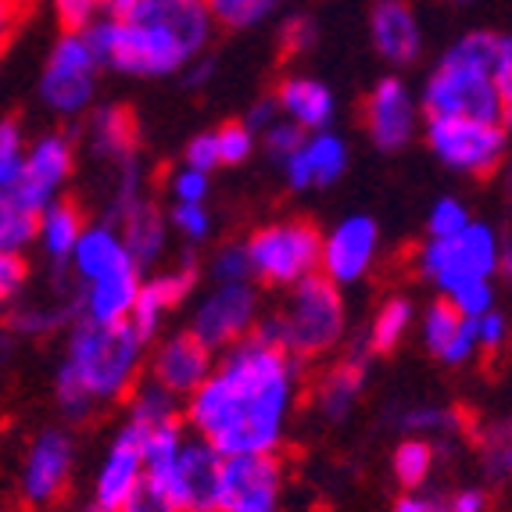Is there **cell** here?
<instances>
[{
	"instance_id": "6da1fadb",
	"label": "cell",
	"mask_w": 512,
	"mask_h": 512,
	"mask_svg": "<svg viewBox=\"0 0 512 512\" xmlns=\"http://www.w3.org/2000/svg\"><path fill=\"white\" fill-rule=\"evenodd\" d=\"M298 394V359L262 333H251L222 351L215 373L187 398L183 419L226 459L273 455L287 437Z\"/></svg>"
},
{
	"instance_id": "7a4b0ae2",
	"label": "cell",
	"mask_w": 512,
	"mask_h": 512,
	"mask_svg": "<svg viewBox=\"0 0 512 512\" xmlns=\"http://www.w3.org/2000/svg\"><path fill=\"white\" fill-rule=\"evenodd\" d=\"M215 15L208 0H147L129 15H108L86 29L104 69L162 79L197 65L212 43Z\"/></svg>"
},
{
	"instance_id": "3957f363",
	"label": "cell",
	"mask_w": 512,
	"mask_h": 512,
	"mask_svg": "<svg viewBox=\"0 0 512 512\" xmlns=\"http://www.w3.org/2000/svg\"><path fill=\"white\" fill-rule=\"evenodd\" d=\"M147 359V337L129 323L79 319L54 373V398L69 419H90L104 405H115L137 391Z\"/></svg>"
},
{
	"instance_id": "277c9868",
	"label": "cell",
	"mask_w": 512,
	"mask_h": 512,
	"mask_svg": "<svg viewBox=\"0 0 512 512\" xmlns=\"http://www.w3.org/2000/svg\"><path fill=\"white\" fill-rule=\"evenodd\" d=\"M495 51L498 36L473 29L441 54L434 72L423 83V111L427 119H452V115H470V119L502 122V94L495 86Z\"/></svg>"
},
{
	"instance_id": "5b68a950",
	"label": "cell",
	"mask_w": 512,
	"mask_h": 512,
	"mask_svg": "<svg viewBox=\"0 0 512 512\" xmlns=\"http://www.w3.org/2000/svg\"><path fill=\"white\" fill-rule=\"evenodd\" d=\"M344 330H348V305L341 287L316 273L291 287L283 305L273 316H265L255 333L291 351L298 362H308L330 355L344 341Z\"/></svg>"
},
{
	"instance_id": "8992f818",
	"label": "cell",
	"mask_w": 512,
	"mask_h": 512,
	"mask_svg": "<svg viewBox=\"0 0 512 512\" xmlns=\"http://www.w3.org/2000/svg\"><path fill=\"white\" fill-rule=\"evenodd\" d=\"M505 244L491 222H477L455 237H430L416 251V273L434 287L441 298H452L470 283L495 280L502 273Z\"/></svg>"
},
{
	"instance_id": "52a82bcc",
	"label": "cell",
	"mask_w": 512,
	"mask_h": 512,
	"mask_svg": "<svg viewBox=\"0 0 512 512\" xmlns=\"http://www.w3.org/2000/svg\"><path fill=\"white\" fill-rule=\"evenodd\" d=\"M248 255L255 280L291 291L308 276L323 273V233L305 219H276L251 233Z\"/></svg>"
},
{
	"instance_id": "ba28073f",
	"label": "cell",
	"mask_w": 512,
	"mask_h": 512,
	"mask_svg": "<svg viewBox=\"0 0 512 512\" xmlns=\"http://www.w3.org/2000/svg\"><path fill=\"white\" fill-rule=\"evenodd\" d=\"M101 69L104 65H101V58H97V47H94V40H90V33L65 29V33L54 40L47 61H43L40 86H36L43 108L61 115V119L86 115V108L94 104L97 72Z\"/></svg>"
},
{
	"instance_id": "9c48e42d",
	"label": "cell",
	"mask_w": 512,
	"mask_h": 512,
	"mask_svg": "<svg viewBox=\"0 0 512 512\" xmlns=\"http://www.w3.org/2000/svg\"><path fill=\"white\" fill-rule=\"evenodd\" d=\"M222 466L226 455L194 434L172 459L147 470V480L162 487L176 512H222Z\"/></svg>"
},
{
	"instance_id": "30bf717a",
	"label": "cell",
	"mask_w": 512,
	"mask_h": 512,
	"mask_svg": "<svg viewBox=\"0 0 512 512\" xmlns=\"http://www.w3.org/2000/svg\"><path fill=\"white\" fill-rule=\"evenodd\" d=\"M427 147L441 165L462 176H491L509 154V129L491 119H427Z\"/></svg>"
},
{
	"instance_id": "8fae6325",
	"label": "cell",
	"mask_w": 512,
	"mask_h": 512,
	"mask_svg": "<svg viewBox=\"0 0 512 512\" xmlns=\"http://www.w3.org/2000/svg\"><path fill=\"white\" fill-rule=\"evenodd\" d=\"M262 323V298L255 280L244 283H212V291L194 305L190 330L212 351H226L258 330Z\"/></svg>"
},
{
	"instance_id": "7c38bea8",
	"label": "cell",
	"mask_w": 512,
	"mask_h": 512,
	"mask_svg": "<svg viewBox=\"0 0 512 512\" xmlns=\"http://www.w3.org/2000/svg\"><path fill=\"white\" fill-rule=\"evenodd\" d=\"M72 470H76V441L69 430H40L18 466V495L33 509H51L69 491Z\"/></svg>"
},
{
	"instance_id": "4fadbf2b",
	"label": "cell",
	"mask_w": 512,
	"mask_h": 512,
	"mask_svg": "<svg viewBox=\"0 0 512 512\" xmlns=\"http://www.w3.org/2000/svg\"><path fill=\"white\" fill-rule=\"evenodd\" d=\"M76 172V147L65 133H43L40 140L29 144L26 169L18 176L11 190H4V201L29 208V212L43 215L54 201H61V190Z\"/></svg>"
},
{
	"instance_id": "5bb4252c",
	"label": "cell",
	"mask_w": 512,
	"mask_h": 512,
	"mask_svg": "<svg viewBox=\"0 0 512 512\" xmlns=\"http://www.w3.org/2000/svg\"><path fill=\"white\" fill-rule=\"evenodd\" d=\"M419 108H423V101L412 94L402 76L376 79L366 104H362L369 140L380 151H402V147H409L412 137L419 133Z\"/></svg>"
},
{
	"instance_id": "9a60e30c",
	"label": "cell",
	"mask_w": 512,
	"mask_h": 512,
	"mask_svg": "<svg viewBox=\"0 0 512 512\" xmlns=\"http://www.w3.org/2000/svg\"><path fill=\"white\" fill-rule=\"evenodd\" d=\"M380 255V226L369 215H344L323 233V276L337 287L366 280Z\"/></svg>"
},
{
	"instance_id": "2e32d148",
	"label": "cell",
	"mask_w": 512,
	"mask_h": 512,
	"mask_svg": "<svg viewBox=\"0 0 512 512\" xmlns=\"http://www.w3.org/2000/svg\"><path fill=\"white\" fill-rule=\"evenodd\" d=\"M280 455H230L222 466V512H280Z\"/></svg>"
},
{
	"instance_id": "e0dca14e",
	"label": "cell",
	"mask_w": 512,
	"mask_h": 512,
	"mask_svg": "<svg viewBox=\"0 0 512 512\" xmlns=\"http://www.w3.org/2000/svg\"><path fill=\"white\" fill-rule=\"evenodd\" d=\"M144 480H147L144 441H140V434L129 427V423H122V427L115 430V437H111L108 452L97 462L94 502L111 512H119Z\"/></svg>"
},
{
	"instance_id": "ac0fdd59",
	"label": "cell",
	"mask_w": 512,
	"mask_h": 512,
	"mask_svg": "<svg viewBox=\"0 0 512 512\" xmlns=\"http://www.w3.org/2000/svg\"><path fill=\"white\" fill-rule=\"evenodd\" d=\"M215 351L208 348L194 330L169 333L154 344L151 355V380L169 387L176 398H190L197 387L215 373Z\"/></svg>"
},
{
	"instance_id": "d6986e66",
	"label": "cell",
	"mask_w": 512,
	"mask_h": 512,
	"mask_svg": "<svg viewBox=\"0 0 512 512\" xmlns=\"http://www.w3.org/2000/svg\"><path fill=\"white\" fill-rule=\"evenodd\" d=\"M419 341L441 366H466L480 355L477 319H466L448 298H437L419 312Z\"/></svg>"
},
{
	"instance_id": "ffe728a7",
	"label": "cell",
	"mask_w": 512,
	"mask_h": 512,
	"mask_svg": "<svg viewBox=\"0 0 512 512\" xmlns=\"http://www.w3.org/2000/svg\"><path fill=\"white\" fill-rule=\"evenodd\" d=\"M369 40L387 65L402 69L423 51V26L405 0H376L369 11Z\"/></svg>"
},
{
	"instance_id": "44dd1931",
	"label": "cell",
	"mask_w": 512,
	"mask_h": 512,
	"mask_svg": "<svg viewBox=\"0 0 512 512\" xmlns=\"http://www.w3.org/2000/svg\"><path fill=\"white\" fill-rule=\"evenodd\" d=\"M348 169V144L341 133L319 129L308 133L305 144L291 154V162L283 165V176L294 190H323L333 187Z\"/></svg>"
},
{
	"instance_id": "7402d4cb",
	"label": "cell",
	"mask_w": 512,
	"mask_h": 512,
	"mask_svg": "<svg viewBox=\"0 0 512 512\" xmlns=\"http://www.w3.org/2000/svg\"><path fill=\"white\" fill-rule=\"evenodd\" d=\"M194 283H197V262H190V258H183L176 269H165V273L147 276L144 287H140L137 308H133V319H129V323L137 326L147 341H151L154 333L162 330V323L169 319L172 308L183 305V298L194 291Z\"/></svg>"
},
{
	"instance_id": "603a6c76",
	"label": "cell",
	"mask_w": 512,
	"mask_h": 512,
	"mask_svg": "<svg viewBox=\"0 0 512 512\" xmlns=\"http://www.w3.org/2000/svg\"><path fill=\"white\" fill-rule=\"evenodd\" d=\"M129 265H137V262L129 255L126 237H122V230L115 222L104 219L83 230V240H79L76 255H72V262H69V273L76 283L90 287V283L104 280V276L122 273Z\"/></svg>"
},
{
	"instance_id": "cb8c5ba5",
	"label": "cell",
	"mask_w": 512,
	"mask_h": 512,
	"mask_svg": "<svg viewBox=\"0 0 512 512\" xmlns=\"http://www.w3.org/2000/svg\"><path fill=\"white\" fill-rule=\"evenodd\" d=\"M373 355L362 337L355 351H348L341 362H333L316 384V409L326 419H344L355 405H359L362 391H366V359Z\"/></svg>"
},
{
	"instance_id": "d4e9b609",
	"label": "cell",
	"mask_w": 512,
	"mask_h": 512,
	"mask_svg": "<svg viewBox=\"0 0 512 512\" xmlns=\"http://www.w3.org/2000/svg\"><path fill=\"white\" fill-rule=\"evenodd\" d=\"M276 101H280L283 119H291L294 126H301L305 133L330 129L333 115H337V97H333V90L323 79H312V76L283 79L280 90H276Z\"/></svg>"
},
{
	"instance_id": "484cf974",
	"label": "cell",
	"mask_w": 512,
	"mask_h": 512,
	"mask_svg": "<svg viewBox=\"0 0 512 512\" xmlns=\"http://www.w3.org/2000/svg\"><path fill=\"white\" fill-rule=\"evenodd\" d=\"M140 287H144V269L140 265H129L122 273H111L104 280L83 287V316L97 319V323H126L133 319V308H137Z\"/></svg>"
},
{
	"instance_id": "4316f807",
	"label": "cell",
	"mask_w": 512,
	"mask_h": 512,
	"mask_svg": "<svg viewBox=\"0 0 512 512\" xmlns=\"http://www.w3.org/2000/svg\"><path fill=\"white\" fill-rule=\"evenodd\" d=\"M83 230H86V222H83L79 205H72V201H54V205L40 215V237H36L47 265H54V269L69 265L79 248V240H83Z\"/></svg>"
},
{
	"instance_id": "83f0119b",
	"label": "cell",
	"mask_w": 512,
	"mask_h": 512,
	"mask_svg": "<svg viewBox=\"0 0 512 512\" xmlns=\"http://www.w3.org/2000/svg\"><path fill=\"white\" fill-rule=\"evenodd\" d=\"M115 226L122 230L129 255H133V262H137L140 269H151V265L162 258V251H165V215L158 212L147 197L140 201V205L129 208V212H122L119 219H115Z\"/></svg>"
},
{
	"instance_id": "f1b7e54d",
	"label": "cell",
	"mask_w": 512,
	"mask_h": 512,
	"mask_svg": "<svg viewBox=\"0 0 512 512\" xmlns=\"http://www.w3.org/2000/svg\"><path fill=\"white\" fill-rule=\"evenodd\" d=\"M90 147L111 169L137 158V122L126 108H101L90 119Z\"/></svg>"
},
{
	"instance_id": "f546056e",
	"label": "cell",
	"mask_w": 512,
	"mask_h": 512,
	"mask_svg": "<svg viewBox=\"0 0 512 512\" xmlns=\"http://www.w3.org/2000/svg\"><path fill=\"white\" fill-rule=\"evenodd\" d=\"M416 319H419V312H416V305H412V298H405V294L384 298V305L373 312V323H369V333H366L369 351H373V355H391V351L412 333Z\"/></svg>"
},
{
	"instance_id": "4dcf8cb0",
	"label": "cell",
	"mask_w": 512,
	"mask_h": 512,
	"mask_svg": "<svg viewBox=\"0 0 512 512\" xmlns=\"http://www.w3.org/2000/svg\"><path fill=\"white\" fill-rule=\"evenodd\" d=\"M437 466V444L430 437H405L398 441L391 455V470H394V480L405 487V491H416L430 480Z\"/></svg>"
},
{
	"instance_id": "1f68e13d",
	"label": "cell",
	"mask_w": 512,
	"mask_h": 512,
	"mask_svg": "<svg viewBox=\"0 0 512 512\" xmlns=\"http://www.w3.org/2000/svg\"><path fill=\"white\" fill-rule=\"evenodd\" d=\"M83 312V294L69 301H33V305L11 308V326L26 337H47L51 330H58L61 323H69V316Z\"/></svg>"
},
{
	"instance_id": "d6a6232c",
	"label": "cell",
	"mask_w": 512,
	"mask_h": 512,
	"mask_svg": "<svg viewBox=\"0 0 512 512\" xmlns=\"http://www.w3.org/2000/svg\"><path fill=\"white\" fill-rule=\"evenodd\" d=\"M477 448L484 473L491 480H509L512 477V416L491 419L477 430Z\"/></svg>"
},
{
	"instance_id": "836d02e7",
	"label": "cell",
	"mask_w": 512,
	"mask_h": 512,
	"mask_svg": "<svg viewBox=\"0 0 512 512\" xmlns=\"http://www.w3.org/2000/svg\"><path fill=\"white\" fill-rule=\"evenodd\" d=\"M40 237V215L0 197V255H26Z\"/></svg>"
},
{
	"instance_id": "e575fe53",
	"label": "cell",
	"mask_w": 512,
	"mask_h": 512,
	"mask_svg": "<svg viewBox=\"0 0 512 512\" xmlns=\"http://www.w3.org/2000/svg\"><path fill=\"white\" fill-rule=\"evenodd\" d=\"M398 427L409 437H430V441H434V437L455 434V430H459V412L437 402H416L398 412Z\"/></svg>"
},
{
	"instance_id": "d590c367",
	"label": "cell",
	"mask_w": 512,
	"mask_h": 512,
	"mask_svg": "<svg viewBox=\"0 0 512 512\" xmlns=\"http://www.w3.org/2000/svg\"><path fill=\"white\" fill-rule=\"evenodd\" d=\"M215 22L226 29H251L280 8V0H208Z\"/></svg>"
},
{
	"instance_id": "8d00e7d4",
	"label": "cell",
	"mask_w": 512,
	"mask_h": 512,
	"mask_svg": "<svg viewBox=\"0 0 512 512\" xmlns=\"http://www.w3.org/2000/svg\"><path fill=\"white\" fill-rule=\"evenodd\" d=\"M26 140H22V126L15 119H4L0 122V194L11 190L26 169Z\"/></svg>"
},
{
	"instance_id": "74e56055",
	"label": "cell",
	"mask_w": 512,
	"mask_h": 512,
	"mask_svg": "<svg viewBox=\"0 0 512 512\" xmlns=\"http://www.w3.org/2000/svg\"><path fill=\"white\" fill-rule=\"evenodd\" d=\"M470 222H473L470 208L462 205L459 197L444 194V197H437L427 212V237H455V233H462Z\"/></svg>"
},
{
	"instance_id": "f35d334b",
	"label": "cell",
	"mask_w": 512,
	"mask_h": 512,
	"mask_svg": "<svg viewBox=\"0 0 512 512\" xmlns=\"http://www.w3.org/2000/svg\"><path fill=\"white\" fill-rule=\"evenodd\" d=\"M208 273H212V283L255 280V265H251L248 244H222V248L215 251L212 265H208Z\"/></svg>"
},
{
	"instance_id": "ab89813d",
	"label": "cell",
	"mask_w": 512,
	"mask_h": 512,
	"mask_svg": "<svg viewBox=\"0 0 512 512\" xmlns=\"http://www.w3.org/2000/svg\"><path fill=\"white\" fill-rule=\"evenodd\" d=\"M215 133H219L222 165H244L251 154H255V147L262 144V137H258L248 122H226V126H219Z\"/></svg>"
},
{
	"instance_id": "60d3db41",
	"label": "cell",
	"mask_w": 512,
	"mask_h": 512,
	"mask_svg": "<svg viewBox=\"0 0 512 512\" xmlns=\"http://www.w3.org/2000/svg\"><path fill=\"white\" fill-rule=\"evenodd\" d=\"M169 226L187 240H205L212 233V212L205 201H176L169 212Z\"/></svg>"
},
{
	"instance_id": "b9f144b4",
	"label": "cell",
	"mask_w": 512,
	"mask_h": 512,
	"mask_svg": "<svg viewBox=\"0 0 512 512\" xmlns=\"http://www.w3.org/2000/svg\"><path fill=\"white\" fill-rule=\"evenodd\" d=\"M305 137H308L305 129L294 126L291 119H276L273 126L262 133V147L276 165H287V162H291V154L305 144Z\"/></svg>"
},
{
	"instance_id": "7bdbcfd3",
	"label": "cell",
	"mask_w": 512,
	"mask_h": 512,
	"mask_svg": "<svg viewBox=\"0 0 512 512\" xmlns=\"http://www.w3.org/2000/svg\"><path fill=\"white\" fill-rule=\"evenodd\" d=\"M51 4L61 26L76 33H86L94 22H101V11L108 8V0H51Z\"/></svg>"
},
{
	"instance_id": "ee69618b",
	"label": "cell",
	"mask_w": 512,
	"mask_h": 512,
	"mask_svg": "<svg viewBox=\"0 0 512 512\" xmlns=\"http://www.w3.org/2000/svg\"><path fill=\"white\" fill-rule=\"evenodd\" d=\"M208 190H212V172L190 169V165H180L169 180L172 201H208Z\"/></svg>"
},
{
	"instance_id": "f6af8a7d",
	"label": "cell",
	"mask_w": 512,
	"mask_h": 512,
	"mask_svg": "<svg viewBox=\"0 0 512 512\" xmlns=\"http://www.w3.org/2000/svg\"><path fill=\"white\" fill-rule=\"evenodd\" d=\"M183 165H190V169H201V172L219 169V165H222L219 133H215V129H205V133L190 137V144L183 147Z\"/></svg>"
},
{
	"instance_id": "bcb514c9",
	"label": "cell",
	"mask_w": 512,
	"mask_h": 512,
	"mask_svg": "<svg viewBox=\"0 0 512 512\" xmlns=\"http://www.w3.org/2000/svg\"><path fill=\"white\" fill-rule=\"evenodd\" d=\"M452 301L455 308H459L462 316L466 319H480V316H487V312H495V283L491 280H484V283H470V287H462L459 294H452Z\"/></svg>"
},
{
	"instance_id": "7dc6e473",
	"label": "cell",
	"mask_w": 512,
	"mask_h": 512,
	"mask_svg": "<svg viewBox=\"0 0 512 512\" xmlns=\"http://www.w3.org/2000/svg\"><path fill=\"white\" fill-rule=\"evenodd\" d=\"M512 337V319L505 316L502 308L487 312V316L477 319V344L480 351H502Z\"/></svg>"
},
{
	"instance_id": "c3c4849f",
	"label": "cell",
	"mask_w": 512,
	"mask_h": 512,
	"mask_svg": "<svg viewBox=\"0 0 512 512\" xmlns=\"http://www.w3.org/2000/svg\"><path fill=\"white\" fill-rule=\"evenodd\" d=\"M26 283H29L26 258L22 255H0V298H4V305H11L18 294L26 291Z\"/></svg>"
},
{
	"instance_id": "681fc988",
	"label": "cell",
	"mask_w": 512,
	"mask_h": 512,
	"mask_svg": "<svg viewBox=\"0 0 512 512\" xmlns=\"http://www.w3.org/2000/svg\"><path fill=\"white\" fill-rule=\"evenodd\" d=\"M119 512H176V509H172L169 495H165L162 487L151 484V480H144Z\"/></svg>"
},
{
	"instance_id": "f907efd6",
	"label": "cell",
	"mask_w": 512,
	"mask_h": 512,
	"mask_svg": "<svg viewBox=\"0 0 512 512\" xmlns=\"http://www.w3.org/2000/svg\"><path fill=\"white\" fill-rule=\"evenodd\" d=\"M495 86L502 94V104L512 108V36H498L495 51Z\"/></svg>"
},
{
	"instance_id": "816d5d0a",
	"label": "cell",
	"mask_w": 512,
	"mask_h": 512,
	"mask_svg": "<svg viewBox=\"0 0 512 512\" xmlns=\"http://www.w3.org/2000/svg\"><path fill=\"white\" fill-rule=\"evenodd\" d=\"M391 512H452V505H448V498L416 487V491H405V495L394 502Z\"/></svg>"
},
{
	"instance_id": "f5cc1de1",
	"label": "cell",
	"mask_w": 512,
	"mask_h": 512,
	"mask_svg": "<svg viewBox=\"0 0 512 512\" xmlns=\"http://www.w3.org/2000/svg\"><path fill=\"white\" fill-rule=\"evenodd\" d=\"M276 119H283V111H280V101H276V97H262V101H258L255 108L248 111V126L255 129L258 137H262L265 129L273 126Z\"/></svg>"
},
{
	"instance_id": "db71d44e",
	"label": "cell",
	"mask_w": 512,
	"mask_h": 512,
	"mask_svg": "<svg viewBox=\"0 0 512 512\" xmlns=\"http://www.w3.org/2000/svg\"><path fill=\"white\" fill-rule=\"evenodd\" d=\"M452 512H487V495L480 487H459L452 498H448Z\"/></svg>"
},
{
	"instance_id": "11a10c76",
	"label": "cell",
	"mask_w": 512,
	"mask_h": 512,
	"mask_svg": "<svg viewBox=\"0 0 512 512\" xmlns=\"http://www.w3.org/2000/svg\"><path fill=\"white\" fill-rule=\"evenodd\" d=\"M308 40H312V22L291 18V22H287V43H291V47H305Z\"/></svg>"
},
{
	"instance_id": "9f6ffc18",
	"label": "cell",
	"mask_w": 512,
	"mask_h": 512,
	"mask_svg": "<svg viewBox=\"0 0 512 512\" xmlns=\"http://www.w3.org/2000/svg\"><path fill=\"white\" fill-rule=\"evenodd\" d=\"M140 4H147V0H108V15H129V11H137Z\"/></svg>"
},
{
	"instance_id": "6f0895ef",
	"label": "cell",
	"mask_w": 512,
	"mask_h": 512,
	"mask_svg": "<svg viewBox=\"0 0 512 512\" xmlns=\"http://www.w3.org/2000/svg\"><path fill=\"white\" fill-rule=\"evenodd\" d=\"M502 126L512 133V108H505V111H502Z\"/></svg>"
},
{
	"instance_id": "680465c9",
	"label": "cell",
	"mask_w": 512,
	"mask_h": 512,
	"mask_svg": "<svg viewBox=\"0 0 512 512\" xmlns=\"http://www.w3.org/2000/svg\"><path fill=\"white\" fill-rule=\"evenodd\" d=\"M83 512H111V509H104V505H97V502H90V505H86V509Z\"/></svg>"
},
{
	"instance_id": "91938a15",
	"label": "cell",
	"mask_w": 512,
	"mask_h": 512,
	"mask_svg": "<svg viewBox=\"0 0 512 512\" xmlns=\"http://www.w3.org/2000/svg\"><path fill=\"white\" fill-rule=\"evenodd\" d=\"M509 187H512V158H509Z\"/></svg>"
},
{
	"instance_id": "94428289",
	"label": "cell",
	"mask_w": 512,
	"mask_h": 512,
	"mask_svg": "<svg viewBox=\"0 0 512 512\" xmlns=\"http://www.w3.org/2000/svg\"><path fill=\"white\" fill-rule=\"evenodd\" d=\"M8 4H29V0H8Z\"/></svg>"
}]
</instances>
